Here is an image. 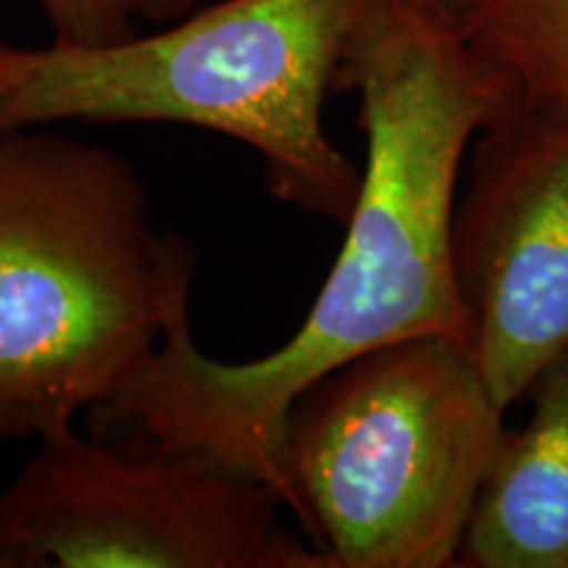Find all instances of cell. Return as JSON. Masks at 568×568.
<instances>
[{
	"label": "cell",
	"mask_w": 568,
	"mask_h": 568,
	"mask_svg": "<svg viewBox=\"0 0 568 568\" xmlns=\"http://www.w3.org/2000/svg\"><path fill=\"white\" fill-rule=\"evenodd\" d=\"M282 495L159 439H40L0 493L6 568H332L280 527Z\"/></svg>",
	"instance_id": "5"
},
{
	"label": "cell",
	"mask_w": 568,
	"mask_h": 568,
	"mask_svg": "<svg viewBox=\"0 0 568 568\" xmlns=\"http://www.w3.org/2000/svg\"><path fill=\"white\" fill-rule=\"evenodd\" d=\"M201 0H122V6L134 17L153 21V24H169L180 21L197 9Z\"/></svg>",
	"instance_id": "10"
},
{
	"label": "cell",
	"mask_w": 568,
	"mask_h": 568,
	"mask_svg": "<svg viewBox=\"0 0 568 568\" xmlns=\"http://www.w3.org/2000/svg\"><path fill=\"white\" fill-rule=\"evenodd\" d=\"M368 0H222L103 48L53 42L0 98V132L55 122L187 124L253 148L276 201L339 226L361 169L324 103Z\"/></svg>",
	"instance_id": "3"
},
{
	"label": "cell",
	"mask_w": 568,
	"mask_h": 568,
	"mask_svg": "<svg viewBox=\"0 0 568 568\" xmlns=\"http://www.w3.org/2000/svg\"><path fill=\"white\" fill-rule=\"evenodd\" d=\"M34 55H38V51L9 45V42L0 40V98H3L6 92H11L27 74H30Z\"/></svg>",
	"instance_id": "11"
},
{
	"label": "cell",
	"mask_w": 568,
	"mask_h": 568,
	"mask_svg": "<svg viewBox=\"0 0 568 568\" xmlns=\"http://www.w3.org/2000/svg\"><path fill=\"white\" fill-rule=\"evenodd\" d=\"M527 397V422L497 437L458 568H568V347Z\"/></svg>",
	"instance_id": "7"
},
{
	"label": "cell",
	"mask_w": 568,
	"mask_h": 568,
	"mask_svg": "<svg viewBox=\"0 0 568 568\" xmlns=\"http://www.w3.org/2000/svg\"><path fill=\"white\" fill-rule=\"evenodd\" d=\"M503 418L460 335L353 355L284 414V506L332 568L456 566Z\"/></svg>",
	"instance_id": "4"
},
{
	"label": "cell",
	"mask_w": 568,
	"mask_h": 568,
	"mask_svg": "<svg viewBox=\"0 0 568 568\" xmlns=\"http://www.w3.org/2000/svg\"><path fill=\"white\" fill-rule=\"evenodd\" d=\"M453 274L466 343L508 414L568 347V105H516L477 134Z\"/></svg>",
	"instance_id": "6"
},
{
	"label": "cell",
	"mask_w": 568,
	"mask_h": 568,
	"mask_svg": "<svg viewBox=\"0 0 568 568\" xmlns=\"http://www.w3.org/2000/svg\"><path fill=\"white\" fill-rule=\"evenodd\" d=\"M195 264L187 240L155 234L122 155L0 132V443L105 406L159 347Z\"/></svg>",
	"instance_id": "2"
},
{
	"label": "cell",
	"mask_w": 568,
	"mask_h": 568,
	"mask_svg": "<svg viewBox=\"0 0 568 568\" xmlns=\"http://www.w3.org/2000/svg\"><path fill=\"white\" fill-rule=\"evenodd\" d=\"M337 92H358L366 159L345 243L301 329L261 358L219 364L197 351L182 301L132 379L92 408V426L140 432L280 493L276 445L305 385L393 339H466L453 274L460 166L471 140L510 111L508 95L443 0H368Z\"/></svg>",
	"instance_id": "1"
},
{
	"label": "cell",
	"mask_w": 568,
	"mask_h": 568,
	"mask_svg": "<svg viewBox=\"0 0 568 568\" xmlns=\"http://www.w3.org/2000/svg\"><path fill=\"white\" fill-rule=\"evenodd\" d=\"M38 6L59 45L103 48L138 34L122 0H38Z\"/></svg>",
	"instance_id": "9"
},
{
	"label": "cell",
	"mask_w": 568,
	"mask_h": 568,
	"mask_svg": "<svg viewBox=\"0 0 568 568\" xmlns=\"http://www.w3.org/2000/svg\"><path fill=\"white\" fill-rule=\"evenodd\" d=\"M516 105H568V0H443Z\"/></svg>",
	"instance_id": "8"
},
{
	"label": "cell",
	"mask_w": 568,
	"mask_h": 568,
	"mask_svg": "<svg viewBox=\"0 0 568 568\" xmlns=\"http://www.w3.org/2000/svg\"><path fill=\"white\" fill-rule=\"evenodd\" d=\"M0 568H6V566H3V556H0Z\"/></svg>",
	"instance_id": "12"
}]
</instances>
